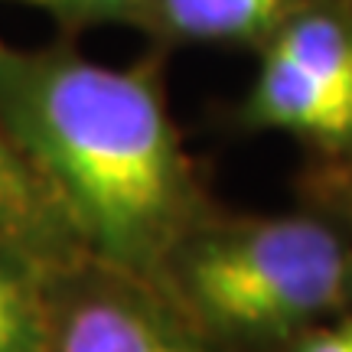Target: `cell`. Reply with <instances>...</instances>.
<instances>
[{
    "label": "cell",
    "instance_id": "1",
    "mask_svg": "<svg viewBox=\"0 0 352 352\" xmlns=\"http://www.w3.org/2000/svg\"><path fill=\"white\" fill-rule=\"evenodd\" d=\"M0 124L56 192L91 261L153 284L219 209L157 63L108 65L0 36Z\"/></svg>",
    "mask_w": 352,
    "mask_h": 352
},
{
    "label": "cell",
    "instance_id": "2",
    "mask_svg": "<svg viewBox=\"0 0 352 352\" xmlns=\"http://www.w3.org/2000/svg\"><path fill=\"white\" fill-rule=\"evenodd\" d=\"M215 349H284L352 307V222L329 212L215 209L151 284Z\"/></svg>",
    "mask_w": 352,
    "mask_h": 352
},
{
    "label": "cell",
    "instance_id": "3",
    "mask_svg": "<svg viewBox=\"0 0 352 352\" xmlns=\"http://www.w3.org/2000/svg\"><path fill=\"white\" fill-rule=\"evenodd\" d=\"M46 352H222L140 280L82 258L50 274Z\"/></svg>",
    "mask_w": 352,
    "mask_h": 352
},
{
    "label": "cell",
    "instance_id": "4",
    "mask_svg": "<svg viewBox=\"0 0 352 352\" xmlns=\"http://www.w3.org/2000/svg\"><path fill=\"white\" fill-rule=\"evenodd\" d=\"M241 124L287 134L340 166L352 164V98L274 46L258 50V72L241 101Z\"/></svg>",
    "mask_w": 352,
    "mask_h": 352
},
{
    "label": "cell",
    "instance_id": "5",
    "mask_svg": "<svg viewBox=\"0 0 352 352\" xmlns=\"http://www.w3.org/2000/svg\"><path fill=\"white\" fill-rule=\"evenodd\" d=\"M0 239L46 271L88 258L56 192L0 124Z\"/></svg>",
    "mask_w": 352,
    "mask_h": 352
},
{
    "label": "cell",
    "instance_id": "6",
    "mask_svg": "<svg viewBox=\"0 0 352 352\" xmlns=\"http://www.w3.org/2000/svg\"><path fill=\"white\" fill-rule=\"evenodd\" d=\"M307 0H147L140 30L164 43L261 50Z\"/></svg>",
    "mask_w": 352,
    "mask_h": 352
},
{
    "label": "cell",
    "instance_id": "7",
    "mask_svg": "<svg viewBox=\"0 0 352 352\" xmlns=\"http://www.w3.org/2000/svg\"><path fill=\"white\" fill-rule=\"evenodd\" d=\"M50 274L0 239V352H46Z\"/></svg>",
    "mask_w": 352,
    "mask_h": 352
},
{
    "label": "cell",
    "instance_id": "8",
    "mask_svg": "<svg viewBox=\"0 0 352 352\" xmlns=\"http://www.w3.org/2000/svg\"><path fill=\"white\" fill-rule=\"evenodd\" d=\"M46 10L63 26H108V23H134L140 26L147 0H13Z\"/></svg>",
    "mask_w": 352,
    "mask_h": 352
},
{
    "label": "cell",
    "instance_id": "9",
    "mask_svg": "<svg viewBox=\"0 0 352 352\" xmlns=\"http://www.w3.org/2000/svg\"><path fill=\"white\" fill-rule=\"evenodd\" d=\"M280 352H352V307L310 327Z\"/></svg>",
    "mask_w": 352,
    "mask_h": 352
},
{
    "label": "cell",
    "instance_id": "10",
    "mask_svg": "<svg viewBox=\"0 0 352 352\" xmlns=\"http://www.w3.org/2000/svg\"><path fill=\"white\" fill-rule=\"evenodd\" d=\"M340 170H342V173H346V176H342V179H352V164H346V166H340Z\"/></svg>",
    "mask_w": 352,
    "mask_h": 352
},
{
    "label": "cell",
    "instance_id": "11",
    "mask_svg": "<svg viewBox=\"0 0 352 352\" xmlns=\"http://www.w3.org/2000/svg\"><path fill=\"white\" fill-rule=\"evenodd\" d=\"M346 196H349V199H352V179H349V189H346Z\"/></svg>",
    "mask_w": 352,
    "mask_h": 352
}]
</instances>
